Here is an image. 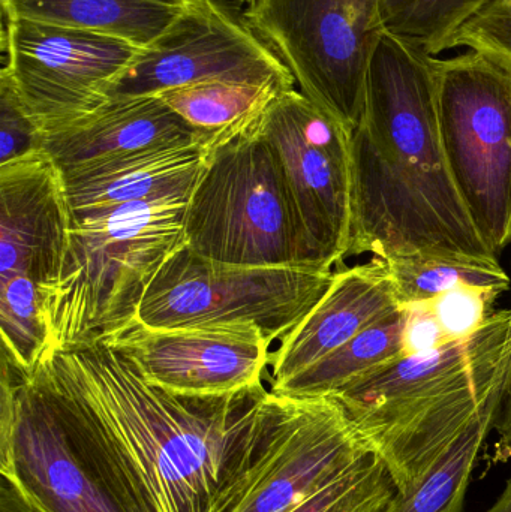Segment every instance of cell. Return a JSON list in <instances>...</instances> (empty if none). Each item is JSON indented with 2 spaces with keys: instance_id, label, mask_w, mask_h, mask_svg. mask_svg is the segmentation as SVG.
Returning <instances> with one entry per match:
<instances>
[{
  "instance_id": "1",
  "label": "cell",
  "mask_w": 511,
  "mask_h": 512,
  "mask_svg": "<svg viewBox=\"0 0 511 512\" xmlns=\"http://www.w3.org/2000/svg\"><path fill=\"white\" fill-rule=\"evenodd\" d=\"M348 256L498 259L477 233L441 144L435 57L383 30L351 134Z\"/></svg>"
},
{
  "instance_id": "2",
  "label": "cell",
  "mask_w": 511,
  "mask_h": 512,
  "mask_svg": "<svg viewBox=\"0 0 511 512\" xmlns=\"http://www.w3.org/2000/svg\"><path fill=\"white\" fill-rule=\"evenodd\" d=\"M45 357L126 451L161 512H215L248 466L266 387L168 393L104 342Z\"/></svg>"
},
{
  "instance_id": "3",
  "label": "cell",
  "mask_w": 511,
  "mask_h": 512,
  "mask_svg": "<svg viewBox=\"0 0 511 512\" xmlns=\"http://www.w3.org/2000/svg\"><path fill=\"white\" fill-rule=\"evenodd\" d=\"M511 385V312L470 339L402 355L335 394L372 453L407 492L474 421L500 412Z\"/></svg>"
},
{
  "instance_id": "4",
  "label": "cell",
  "mask_w": 511,
  "mask_h": 512,
  "mask_svg": "<svg viewBox=\"0 0 511 512\" xmlns=\"http://www.w3.org/2000/svg\"><path fill=\"white\" fill-rule=\"evenodd\" d=\"M0 475L44 512H161L126 451L47 357L2 352Z\"/></svg>"
},
{
  "instance_id": "5",
  "label": "cell",
  "mask_w": 511,
  "mask_h": 512,
  "mask_svg": "<svg viewBox=\"0 0 511 512\" xmlns=\"http://www.w3.org/2000/svg\"><path fill=\"white\" fill-rule=\"evenodd\" d=\"M188 201L164 198L72 213L62 273L44 300L51 351L101 342L138 318L153 277L185 245Z\"/></svg>"
},
{
  "instance_id": "6",
  "label": "cell",
  "mask_w": 511,
  "mask_h": 512,
  "mask_svg": "<svg viewBox=\"0 0 511 512\" xmlns=\"http://www.w3.org/2000/svg\"><path fill=\"white\" fill-rule=\"evenodd\" d=\"M260 120L210 152L186 206V248L225 264L317 267L281 162L258 129Z\"/></svg>"
},
{
  "instance_id": "7",
  "label": "cell",
  "mask_w": 511,
  "mask_h": 512,
  "mask_svg": "<svg viewBox=\"0 0 511 512\" xmlns=\"http://www.w3.org/2000/svg\"><path fill=\"white\" fill-rule=\"evenodd\" d=\"M438 125L450 176L483 242L511 245V66L468 50L435 57Z\"/></svg>"
},
{
  "instance_id": "8",
  "label": "cell",
  "mask_w": 511,
  "mask_h": 512,
  "mask_svg": "<svg viewBox=\"0 0 511 512\" xmlns=\"http://www.w3.org/2000/svg\"><path fill=\"white\" fill-rule=\"evenodd\" d=\"M333 274L297 265L225 264L183 245L153 277L137 319L155 328L254 322L275 343L311 312Z\"/></svg>"
},
{
  "instance_id": "9",
  "label": "cell",
  "mask_w": 511,
  "mask_h": 512,
  "mask_svg": "<svg viewBox=\"0 0 511 512\" xmlns=\"http://www.w3.org/2000/svg\"><path fill=\"white\" fill-rule=\"evenodd\" d=\"M243 18L281 57L300 92L353 132L383 32L381 0H255Z\"/></svg>"
},
{
  "instance_id": "10",
  "label": "cell",
  "mask_w": 511,
  "mask_h": 512,
  "mask_svg": "<svg viewBox=\"0 0 511 512\" xmlns=\"http://www.w3.org/2000/svg\"><path fill=\"white\" fill-rule=\"evenodd\" d=\"M371 453L335 397L269 393L245 471L215 512H285Z\"/></svg>"
},
{
  "instance_id": "11",
  "label": "cell",
  "mask_w": 511,
  "mask_h": 512,
  "mask_svg": "<svg viewBox=\"0 0 511 512\" xmlns=\"http://www.w3.org/2000/svg\"><path fill=\"white\" fill-rule=\"evenodd\" d=\"M2 20L0 78L44 137L107 104L114 84L144 50L98 33Z\"/></svg>"
},
{
  "instance_id": "12",
  "label": "cell",
  "mask_w": 511,
  "mask_h": 512,
  "mask_svg": "<svg viewBox=\"0 0 511 512\" xmlns=\"http://www.w3.org/2000/svg\"><path fill=\"white\" fill-rule=\"evenodd\" d=\"M275 150L314 264L332 270L351 245V134L297 87L279 96L258 123Z\"/></svg>"
},
{
  "instance_id": "13",
  "label": "cell",
  "mask_w": 511,
  "mask_h": 512,
  "mask_svg": "<svg viewBox=\"0 0 511 512\" xmlns=\"http://www.w3.org/2000/svg\"><path fill=\"white\" fill-rule=\"evenodd\" d=\"M221 80L297 86L281 57L242 14L215 0H182L179 14L117 80L110 98L159 95Z\"/></svg>"
},
{
  "instance_id": "14",
  "label": "cell",
  "mask_w": 511,
  "mask_h": 512,
  "mask_svg": "<svg viewBox=\"0 0 511 512\" xmlns=\"http://www.w3.org/2000/svg\"><path fill=\"white\" fill-rule=\"evenodd\" d=\"M101 342L134 361L150 384L186 397L263 388L273 345L254 322L155 328L138 319Z\"/></svg>"
},
{
  "instance_id": "15",
  "label": "cell",
  "mask_w": 511,
  "mask_h": 512,
  "mask_svg": "<svg viewBox=\"0 0 511 512\" xmlns=\"http://www.w3.org/2000/svg\"><path fill=\"white\" fill-rule=\"evenodd\" d=\"M74 215L62 167L45 150L0 165V282L27 276L56 285Z\"/></svg>"
},
{
  "instance_id": "16",
  "label": "cell",
  "mask_w": 511,
  "mask_h": 512,
  "mask_svg": "<svg viewBox=\"0 0 511 512\" xmlns=\"http://www.w3.org/2000/svg\"><path fill=\"white\" fill-rule=\"evenodd\" d=\"M402 307L384 259L335 271L323 297L270 355V388L338 351Z\"/></svg>"
},
{
  "instance_id": "17",
  "label": "cell",
  "mask_w": 511,
  "mask_h": 512,
  "mask_svg": "<svg viewBox=\"0 0 511 512\" xmlns=\"http://www.w3.org/2000/svg\"><path fill=\"white\" fill-rule=\"evenodd\" d=\"M209 156V150L192 143L62 168L72 213L164 198H191Z\"/></svg>"
},
{
  "instance_id": "18",
  "label": "cell",
  "mask_w": 511,
  "mask_h": 512,
  "mask_svg": "<svg viewBox=\"0 0 511 512\" xmlns=\"http://www.w3.org/2000/svg\"><path fill=\"white\" fill-rule=\"evenodd\" d=\"M192 143H198L197 131L159 96H122L111 98L72 125L45 135L42 150L66 168Z\"/></svg>"
},
{
  "instance_id": "19",
  "label": "cell",
  "mask_w": 511,
  "mask_h": 512,
  "mask_svg": "<svg viewBox=\"0 0 511 512\" xmlns=\"http://www.w3.org/2000/svg\"><path fill=\"white\" fill-rule=\"evenodd\" d=\"M2 17L83 30L147 48L179 14L182 0H0Z\"/></svg>"
},
{
  "instance_id": "20",
  "label": "cell",
  "mask_w": 511,
  "mask_h": 512,
  "mask_svg": "<svg viewBox=\"0 0 511 512\" xmlns=\"http://www.w3.org/2000/svg\"><path fill=\"white\" fill-rule=\"evenodd\" d=\"M293 84L207 81L159 93V98L198 134V143L213 152L251 129L270 105L294 89Z\"/></svg>"
},
{
  "instance_id": "21",
  "label": "cell",
  "mask_w": 511,
  "mask_h": 512,
  "mask_svg": "<svg viewBox=\"0 0 511 512\" xmlns=\"http://www.w3.org/2000/svg\"><path fill=\"white\" fill-rule=\"evenodd\" d=\"M405 307L372 324L329 357L270 388L281 396L330 397L402 357Z\"/></svg>"
},
{
  "instance_id": "22",
  "label": "cell",
  "mask_w": 511,
  "mask_h": 512,
  "mask_svg": "<svg viewBox=\"0 0 511 512\" xmlns=\"http://www.w3.org/2000/svg\"><path fill=\"white\" fill-rule=\"evenodd\" d=\"M500 412L474 421L407 492H396L383 512H462L471 472Z\"/></svg>"
},
{
  "instance_id": "23",
  "label": "cell",
  "mask_w": 511,
  "mask_h": 512,
  "mask_svg": "<svg viewBox=\"0 0 511 512\" xmlns=\"http://www.w3.org/2000/svg\"><path fill=\"white\" fill-rule=\"evenodd\" d=\"M402 306L434 300L456 286L509 291V274L498 259L416 254L384 259Z\"/></svg>"
},
{
  "instance_id": "24",
  "label": "cell",
  "mask_w": 511,
  "mask_h": 512,
  "mask_svg": "<svg viewBox=\"0 0 511 512\" xmlns=\"http://www.w3.org/2000/svg\"><path fill=\"white\" fill-rule=\"evenodd\" d=\"M492 0H381V26L437 57Z\"/></svg>"
},
{
  "instance_id": "25",
  "label": "cell",
  "mask_w": 511,
  "mask_h": 512,
  "mask_svg": "<svg viewBox=\"0 0 511 512\" xmlns=\"http://www.w3.org/2000/svg\"><path fill=\"white\" fill-rule=\"evenodd\" d=\"M41 286L27 276L0 282V331L2 352L12 363L30 373L51 351L50 330Z\"/></svg>"
},
{
  "instance_id": "26",
  "label": "cell",
  "mask_w": 511,
  "mask_h": 512,
  "mask_svg": "<svg viewBox=\"0 0 511 512\" xmlns=\"http://www.w3.org/2000/svg\"><path fill=\"white\" fill-rule=\"evenodd\" d=\"M395 493L392 475L371 451L285 512H383Z\"/></svg>"
},
{
  "instance_id": "27",
  "label": "cell",
  "mask_w": 511,
  "mask_h": 512,
  "mask_svg": "<svg viewBox=\"0 0 511 512\" xmlns=\"http://www.w3.org/2000/svg\"><path fill=\"white\" fill-rule=\"evenodd\" d=\"M500 292L474 286H456L429 300L447 342L470 339L489 321Z\"/></svg>"
},
{
  "instance_id": "28",
  "label": "cell",
  "mask_w": 511,
  "mask_h": 512,
  "mask_svg": "<svg viewBox=\"0 0 511 512\" xmlns=\"http://www.w3.org/2000/svg\"><path fill=\"white\" fill-rule=\"evenodd\" d=\"M456 47L482 51L511 66V0H492L459 30Z\"/></svg>"
},
{
  "instance_id": "29",
  "label": "cell",
  "mask_w": 511,
  "mask_h": 512,
  "mask_svg": "<svg viewBox=\"0 0 511 512\" xmlns=\"http://www.w3.org/2000/svg\"><path fill=\"white\" fill-rule=\"evenodd\" d=\"M41 134L8 81L0 78V165L42 150Z\"/></svg>"
},
{
  "instance_id": "30",
  "label": "cell",
  "mask_w": 511,
  "mask_h": 512,
  "mask_svg": "<svg viewBox=\"0 0 511 512\" xmlns=\"http://www.w3.org/2000/svg\"><path fill=\"white\" fill-rule=\"evenodd\" d=\"M404 307L402 354H425L449 343L429 301L405 304Z\"/></svg>"
},
{
  "instance_id": "31",
  "label": "cell",
  "mask_w": 511,
  "mask_h": 512,
  "mask_svg": "<svg viewBox=\"0 0 511 512\" xmlns=\"http://www.w3.org/2000/svg\"><path fill=\"white\" fill-rule=\"evenodd\" d=\"M0 512H44L39 510L11 480L0 475Z\"/></svg>"
},
{
  "instance_id": "32",
  "label": "cell",
  "mask_w": 511,
  "mask_h": 512,
  "mask_svg": "<svg viewBox=\"0 0 511 512\" xmlns=\"http://www.w3.org/2000/svg\"><path fill=\"white\" fill-rule=\"evenodd\" d=\"M495 429L500 433L501 450L506 451L511 456V385L503 406H501Z\"/></svg>"
},
{
  "instance_id": "33",
  "label": "cell",
  "mask_w": 511,
  "mask_h": 512,
  "mask_svg": "<svg viewBox=\"0 0 511 512\" xmlns=\"http://www.w3.org/2000/svg\"><path fill=\"white\" fill-rule=\"evenodd\" d=\"M485 512H511V478L494 505Z\"/></svg>"
},
{
  "instance_id": "34",
  "label": "cell",
  "mask_w": 511,
  "mask_h": 512,
  "mask_svg": "<svg viewBox=\"0 0 511 512\" xmlns=\"http://www.w3.org/2000/svg\"><path fill=\"white\" fill-rule=\"evenodd\" d=\"M215 2L221 3L225 8L230 11L236 12V14H245L248 9V0H215Z\"/></svg>"
},
{
  "instance_id": "35",
  "label": "cell",
  "mask_w": 511,
  "mask_h": 512,
  "mask_svg": "<svg viewBox=\"0 0 511 512\" xmlns=\"http://www.w3.org/2000/svg\"><path fill=\"white\" fill-rule=\"evenodd\" d=\"M254 2H255V0H248V6L252 5V3H254Z\"/></svg>"
}]
</instances>
